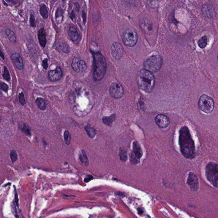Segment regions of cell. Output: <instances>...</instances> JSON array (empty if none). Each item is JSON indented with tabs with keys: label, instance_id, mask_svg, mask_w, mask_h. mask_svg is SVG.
I'll return each mask as SVG.
<instances>
[{
	"label": "cell",
	"instance_id": "cell-1",
	"mask_svg": "<svg viewBox=\"0 0 218 218\" xmlns=\"http://www.w3.org/2000/svg\"><path fill=\"white\" fill-rule=\"evenodd\" d=\"M179 144L180 151L184 157L192 159L196 157L195 146L190 130L186 126H184L179 131Z\"/></svg>",
	"mask_w": 218,
	"mask_h": 218
},
{
	"label": "cell",
	"instance_id": "cell-2",
	"mask_svg": "<svg viewBox=\"0 0 218 218\" xmlns=\"http://www.w3.org/2000/svg\"><path fill=\"white\" fill-rule=\"evenodd\" d=\"M137 84L139 89L146 93H150L153 90L155 78L152 73L146 69H142L138 73Z\"/></svg>",
	"mask_w": 218,
	"mask_h": 218
},
{
	"label": "cell",
	"instance_id": "cell-3",
	"mask_svg": "<svg viewBox=\"0 0 218 218\" xmlns=\"http://www.w3.org/2000/svg\"><path fill=\"white\" fill-rule=\"evenodd\" d=\"M94 57L93 78L99 81L103 78L106 73L107 64L105 59L99 52L93 53Z\"/></svg>",
	"mask_w": 218,
	"mask_h": 218
},
{
	"label": "cell",
	"instance_id": "cell-4",
	"mask_svg": "<svg viewBox=\"0 0 218 218\" xmlns=\"http://www.w3.org/2000/svg\"><path fill=\"white\" fill-rule=\"evenodd\" d=\"M162 64V59L159 55L150 56L146 60L144 63L145 69L150 72H157L161 69Z\"/></svg>",
	"mask_w": 218,
	"mask_h": 218
},
{
	"label": "cell",
	"instance_id": "cell-5",
	"mask_svg": "<svg viewBox=\"0 0 218 218\" xmlns=\"http://www.w3.org/2000/svg\"><path fill=\"white\" fill-rule=\"evenodd\" d=\"M205 175L207 179L216 188H218V164L210 162L206 167Z\"/></svg>",
	"mask_w": 218,
	"mask_h": 218
},
{
	"label": "cell",
	"instance_id": "cell-6",
	"mask_svg": "<svg viewBox=\"0 0 218 218\" xmlns=\"http://www.w3.org/2000/svg\"><path fill=\"white\" fill-rule=\"evenodd\" d=\"M198 105L201 111L206 113H210L214 109V102L211 97L206 95H203L200 97Z\"/></svg>",
	"mask_w": 218,
	"mask_h": 218
},
{
	"label": "cell",
	"instance_id": "cell-7",
	"mask_svg": "<svg viewBox=\"0 0 218 218\" xmlns=\"http://www.w3.org/2000/svg\"><path fill=\"white\" fill-rule=\"evenodd\" d=\"M123 42L126 46H133L137 44L138 35L135 31L128 30L124 33L122 36Z\"/></svg>",
	"mask_w": 218,
	"mask_h": 218
},
{
	"label": "cell",
	"instance_id": "cell-8",
	"mask_svg": "<svg viewBox=\"0 0 218 218\" xmlns=\"http://www.w3.org/2000/svg\"><path fill=\"white\" fill-rule=\"evenodd\" d=\"M109 93L112 97L115 98H120L123 96V88L118 83L114 82L112 84L109 89Z\"/></svg>",
	"mask_w": 218,
	"mask_h": 218
},
{
	"label": "cell",
	"instance_id": "cell-9",
	"mask_svg": "<svg viewBox=\"0 0 218 218\" xmlns=\"http://www.w3.org/2000/svg\"><path fill=\"white\" fill-rule=\"evenodd\" d=\"M142 151L139 144L134 142L133 144V152L130 157V161L131 163L137 164L141 157H142Z\"/></svg>",
	"mask_w": 218,
	"mask_h": 218
},
{
	"label": "cell",
	"instance_id": "cell-10",
	"mask_svg": "<svg viewBox=\"0 0 218 218\" xmlns=\"http://www.w3.org/2000/svg\"><path fill=\"white\" fill-rule=\"evenodd\" d=\"M71 65L73 69L77 73L82 72L87 69L85 62L77 57L73 59Z\"/></svg>",
	"mask_w": 218,
	"mask_h": 218
},
{
	"label": "cell",
	"instance_id": "cell-11",
	"mask_svg": "<svg viewBox=\"0 0 218 218\" xmlns=\"http://www.w3.org/2000/svg\"><path fill=\"white\" fill-rule=\"evenodd\" d=\"M111 51L112 55L115 59L119 60L122 57L123 50L120 43H114L111 46Z\"/></svg>",
	"mask_w": 218,
	"mask_h": 218
},
{
	"label": "cell",
	"instance_id": "cell-12",
	"mask_svg": "<svg viewBox=\"0 0 218 218\" xmlns=\"http://www.w3.org/2000/svg\"><path fill=\"white\" fill-rule=\"evenodd\" d=\"M187 183L191 190L196 191L199 188V181L196 176L193 172H190L188 176Z\"/></svg>",
	"mask_w": 218,
	"mask_h": 218
},
{
	"label": "cell",
	"instance_id": "cell-13",
	"mask_svg": "<svg viewBox=\"0 0 218 218\" xmlns=\"http://www.w3.org/2000/svg\"><path fill=\"white\" fill-rule=\"evenodd\" d=\"M62 77V71L59 67H57L55 70H50L48 73V78L52 81L59 80Z\"/></svg>",
	"mask_w": 218,
	"mask_h": 218
},
{
	"label": "cell",
	"instance_id": "cell-14",
	"mask_svg": "<svg viewBox=\"0 0 218 218\" xmlns=\"http://www.w3.org/2000/svg\"><path fill=\"white\" fill-rule=\"evenodd\" d=\"M156 123L160 128H166L170 124L169 118L164 115H157L155 118Z\"/></svg>",
	"mask_w": 218,
	"mask_h": 218
},
{
	"label": "cell",
	"instance_id": "cell-15",
	"mask_svg": "<svg viewBox=\"0 0 218 218\" xmlns=\"http://www.w3.org/2000/svg\"><path fill=\"white\" fill-rule=\"evenodd\" d=\"M11 58L15 67L20 70L23 69L24 67V62L19 54L16 53H13L11 56Z\"/></svg>",
	"mask_w": 218,
	"mask_h": 218
},
{
	"label": "cell",
	"instance_id": "cell-16",
	"mask_svg": "<svg viewBox=\"0 0 218 218\" xmlns=\"http://www.w3.org/2000/svg\"><path fill=\"white\" fill-rule=\"evenodd\" d=\"M202 13L207 17L212 18L216 15V12L214 9L209 4H204L201 8Z\"/></svg>",
	"mask_w": 218,
	"mask_h": 218
},
{
	"label": "cell",
	"instance_id": "cell-17",
	"mask_svg": "<svg viewBox=\"0 0 218 218\" xmlns=\"http://www.w3.org/2000/svg\"><path fill=\"white\" fill-rule=\"evenodd\" d=\"M69 36L73 42H76L79 38L78 31L74 26H71L68 31Z\"/></svg>",
	"mask_w": 218,
	"mask_h": 218
},
{
	"label": "cell",
	"instance_id": "cell-18",
	"mask_svg": "<svg viewBox=\"0 0 218 218\" xmlns=\"http://www.w3.org/2000/svg\"><path fill=\"white\" fill-rule=\"evenodd\" d=\"M38 39L40 45L43 47H45L46 43V33L43 28L40 30L38 33Z\"/></svg>",
	"mask_w": 218,
	"mask_h": 218
},
{
	"label": "cell",
	"instance_id": "cell-19",
	"mask_svg": "<svg viewBox=\"0 0 218 218\" xmlns=\"http://www.w3.org/2000/svg\"><path fill=\"white\" fill-rule=\"evenodd\" d=\"M5 34L8 38L12 43H15L16 42V38L14 33H13L12 30L10 29H6L5 31Z\"/></svg>",
	"mask_w": 218,
	"mask_h": 218
},
{
	"label": "cell",
	"instance_id": "cell-20",
	"mask_svg": "<svg viewBox=\"0 0 218 218\" xmlns=\"http://www.w3.org/2000/svg\"><path fill=\"white\" fill-rule=\"evenodd\" d=\"M79 159L80 161L85 165L87 166L89 164L88 158L84 150H82L81 153L79 155Z\"/></svg>",
	"mask_w": 218,
	"mask_h": 218
},
{
	"label": "cell",
	"instance_id": "cell-21",
	"mask_svg": "<svg viewBox=\"0 0 218 218\" xmlns=\"http://www.w3.org/2000/svg\"><path fill=\"white\" fill-rule=\"evenodd\" d=\"M19 128L22 130V131L26 136H29V137L31 136L30 129L29 127L25 125V124H23L22 125L21 124L20 125H19Z\"/></svg>",
	"mask_w": 218,
	"mask_h": 218
},
{
	"label": "cell",
	"instance_id": "cell-22",
	"mask_svg": "<svg viewBox=\"0 0 218 218\" xmlns=\"http://www.w3.org/2000/svg\"><path fill=\"white\" fill-rule=\"evenodd\" d=\"M36 103L40 109L45 110L46 109V105L45 100L42 98H38L36 100Z\"/></svg>",
	"mask_w": 218,
	"mask_h": 218
},
{
	"label": "cell",
	"instance_id": "cell-23",
	"mask_svg": "<svg viewBox=\"0 0 218 218\" xmlns=\"http://www.w3.org/2000/svg\"><path fill=\"white\" fill-rule=\"evenodd\" d=\"M115 119V115L113 114L109 117H104L103 118V121L104 123L106 124L107 125L111 126L112 125L113 122Z\"/></svg>",
	"mask_w": 218,
	"mask_h": 218
},
{
	"label": "cell",
	"instance_id": "cell-24",
	"mask_svg": "<svg viewBox=\"0 0 218 218\" xmlns=\"http://www.w3.org/2000/svg\"><path fill=\"white\" fill-rule=\"evenodd\" d=\"M56 48L58 50L64 52V53H68L69 49L68 46L65 43L59 42L57 43L56 45Z\"/></svg>",
	"mask_w": 218,
	"mask_h": 218
},
{
	"label": "cell",
	"instance_id": "cell-25",
	"mask_svg": "<svg viewBox=\"0 0 218 218\" xmlns=\"http://www.w3.org/2000/svg\"><path fill=\"white\" fill-rule=\"evenodd\" d=\"M40 13L43 18L45 19L48 18V11H47L46 5L45 4H43L41 6L40 8Z\"/></svg>",
	"mask_w": 218,
	"mask_h": 218
},
{
	"label": "cell",
	"instance_id": "cell-26",
	"mask_svg": "<svg viewBox=\"0 0 218 218\" xmlns=\"http://www.w3.org/2000/svg\"><path fill=\"white\" fill-rule=\"evenodd\" d=\"M85 130L87 132V134L90 138H93L96 135V131L93 128L90 126L87 125L85 128Z\"/></svg>",
	"mask_w": 218,
	"mask_h": 218
},
{
	"label": "cell",
	"instance_id": "cell-27",
	"mask_svg": "<svg viewBox=\"0 0 218 218\" xmlns=\"http://www.w3.org/2000/svg\"><path fill=\"white\" fill-rule=\"evenodd\" d=\"M207 43H208V38L207 36H204L198 41V44L200 48H204L207 46Z\"/></svg>",
	"mask_w": 218,
	"mask_h": 218
},
{
	"label": "cell",
	"instance_id": "cell-28",
	"mask_svg": "<svg viewBox=\"0 0 218 218\" xmlns=\"http://www.w3.org/2000/svg\"><path fill=\"white\" fill-rule=\"evenodd\" d=\"M64 136L65 142L66 144L68 145L70 144L71 139V135L69 132L68 130H66L64 133Z\"/></svg>",
	"mask_w": 218,
	"mask_h": 218
},
{
	"label": "cell",
	"instance_id": "cell-29",
	"mask_svg": "<svg viewBox=\"0 0 218 218\" xmlns=\"http://www.w3.org/2000/svg\"><path fill=\"white\" fill-rule=\"evenodd\" d=\"M10 157L13 163L17 161L18 159L17 154L15 150H12L10 151Z\"/></svg>",
	"mask_w": 218,
	"mask_h": 218
},
{
	"label": "cell",
	"instance_id": "cell-30",
	"mask_svg": "<svg viewBox=\"0 0 218 218\" xmlns=\"http://www.w3.org/2000/svg\"><path fill=\"white\" fill-rule=\"evenodd\" d=\"M119 157H120L121 160H122V161H125L127 160V155L125 150H123V149H121L120 150H119Z\"/></svg>",
	"mask_w": 218,
	"mask_h": 218
},
{
	"label": "cell",
	"instance_id": "cell-31",
	"mask_svg": "<svg viewBox=\"0 0 218 218\" xmlns=\"http://www.w3.org/2000/svg\"><path fill=\"white\" fill-rule=\"evenodd\" d=\"M3 77L4 79L6 80L7 81H9L10 80V76L9 72L7 68H6V67H4Z\"/></svg>",
	"mask_w": 218,
	"mask_h": 218
},
{
	"label": "cell",
	"instance_id": "cell-32",
	"mask_svg": "<svg viewBox=\"0 0 218 218\" xmlns=\"http://www.w3.org/2000/svg\"><path fill=\"white\" fill-rule=\"evenodd\" d=\"M19 101L22 106H24L26 104L24 94L23 92L21 93L19 95Z\"/></svg>",
	"mask_w": 218,
	"mask_h": 218
},
{
	"label": "cell",
	"instance_id": "cell-33",
	"mask_svg": "<svg viewBox=\"0 0 218 218\" xmlns=\"http://www.w3.org/2000/svg\"><path fill=\"white\" fill-rule=\"evenodd\" d=\"M30 24L31 26L33 27H35L36 26L35 25V16L33 14H31L30 16Z\"/></svg>",
	"mask_w": 218,
	"mask_h": 218
},
{
	"label": "cell",
	"instance_id": "cell-34",
	"mask_svg": "<svg viewBox=\"0 0 218 218\" xmlns=\"http://www.w3.org/2000/svg\"><path fill=\"white\" fill-rule=\"evenodd\" d=\"M1 89H2V90L4 91L5 92H7L8 89L7 85L4 83H2V84H1Z\"/></svg>",
	"mask_w": 218,
	"mask_h": 218
},
{
	"label": "cell",
	"instance_id": "cell-35",
	"mask_svg": "<svg viewBox=\"0 0 218 218\" xmlns=\"http://www.w3.org/2000/svg\"><path fill=\"white\" fill-rule=\"evenodd\" d=\"M42 63L43 68L45 69H47V67H48V60H47V58H45V59H44Z\"/></svg>",
	"mask_w": 218,
	"mask_h": 218
},
{
	"label": "cell",
	"instance_id": "cell-36",
	"mask_svg": "<svg viewBox=\"0 0 218 218\" xmlns=\"http://www.w3.org/2000/svg\"><path fill=\"white\" fill-rule=\"evenodd\" d=\"M14 186V188H15V202L16 203V205L18 207V193L17 191H16V188H15V186Z\"/></svg>",
	"mask_w": 218,
	"mask_h": 218
},
{
	"label": "cell",
	"instance_id": "cell-37",
	"mask_svg": "<svg viewBox=\"0 0 218 218\" xmlns=\"http://www.w3.org/2000/svg\"><path fill=\"white\" fill-rule=\"evenodd\" d=\"M93 179V177L91 175H87L85 177V179H84V181L85 182H87L88 181H90L92 179Z\"/></svg>",
	"mask_w": 218,
	"mask_h": 218
},
{
	"label": "cell",
	"instance_id": "cell-38",
	"mask_svg": "<svg viewBox=\"0 0 218 218\" xmlns=\"http://www.w3.org/2000/svg\"><path fill=\"white\" fill-rule=\"evenodd\" d=\"M82 16L83 20V22L84 24H85L86 21V13H85V11H83L82 12Z\"/></svg>",
	"mask_w": 218,
	"mask_h": 218
},
{
	"label": "cell",
	"instance_id": "cell-39",
	"mask_svg": "<svg viewBox=\"0 0 218 218\" xmlns=\"http://www.w3.org/2000/svg\"><path fill=\"white\" fill-rule=\"evenodd\" d=\"M138 211H139V214H142L143 212V211H142V209L139 208L138 209Z\"/></svg>",
	"mask_w": 218,
	"mask_h": 218
},
{
	"label": "cell",
	"instance_id": "cell-40",
	"mask_svg": "<svg viewBox=\"0 0 218 218\" xmlns=\"http://www.w3.org/2000/svg\"><path fill=\"white\" fill-rule=\"evenodd\" d=\"M1 56L2 57V58H3V59H4V54H3V53H2V51L1 52Z\"/></svg>",
	"mask_w": 218,
	"mask_h": 218
},
{
	"label": "cell",
	"instance_id": "cell-41",
	"mask_svg": "<svg viewBox=\"0 0 218 218\" xmlns=\"http://www.w3.org/2000/svg\"><path fill=\"white\" fill-rule=\"evenodd\" d=\"M8 2H10V3H14V0H6Z\"/></svg>",
	"mask_w": 218,
	"mask_h": 218
},
{
	"label": "cell",
	"instance_id": "cell-42",
	"mask_svg": "<svg viewBox=\"0 0 218 218\" xmlns=\"http://www.w3.org/2000/svg\"></svg>",
	"mask_w": 218,
	"mask_h": 218
}]
</instances>
